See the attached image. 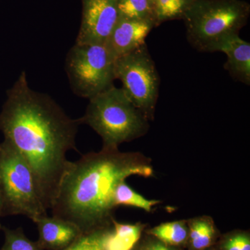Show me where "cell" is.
<instances>
[{
  "mask_svg": "<svg viewBox=\"0 0 250 250\" xmlns=\"http://www.w3.org/2000/svg\"><path fill=\"white\" fill-rule=\"evenodd\" d=\"M112 228L113 225L110 228L82 234L73 244L64 250H103Z\"/></svg>",
  "mask_w": 250,
  "mask_h": 250,
  "instance_id": "18",
  "label": "cell"
},
{
  "mask_svg": "<svg viewBox=\"0 0 250 250\" xmlns=\"http://www.w3.org/2000/svg\"><path fill=\"white\" fill-rule=\"evenodd\" d=\"M154 174L152 160L141 152L102 149L70 163L50 209L52 215L77 225L82 233L113 225L117 187L128 177Z\"/></svg>",
  "mask_w": 250,
  "mask_h": 250,
  "instance_id": "2",
  "label": "cell"
},
{
  "mask_svg": "<svg viewBox=\"0 0 250 250\" xmlns=\"http://www.w3.org/2000/svg\"><path fill=\"white\" fill-rule=\"evenodd\" d=\"M136 250H176L175 248L167 246L154 237L149 236L143 242Z\"/></svg>",
  "mask_w": 250,
  "mask_h": 250,
  "instance_id": "21",
  "label": "cell"
},
{
  "mask_svg": "<svg viewBox=\"0 0 250 250\" xmlns=\"http://www.w3.org/2000/svg\"><path fill=\"white\" fill-rule=\"evenodd\" d=\"M155 27L154 21L119 18L104 45L116 60L146 43V38Z\"/></svg>",
  "mask_w": 250,
  "mask_h": 250,
  "instance_id": "9",
  "label": "cell"
},
{
  "mask_svg": "<svg viewBox=\"0 0 250 250\" xmlns=\"http://www.w3.org/2000/svg\"><path fill=\"white\" fill-rule=\"evenodd\" d=\"M218 250H250L249 232L238 230L228 233L219 241Z\"/></svg>",
  "mask_w": 250,
  "mask_h": 250,
  "instance_id": "20",
  "label": "cell"
},
{
  "mask_svg": "<svg viewBox=\"0 0 250 250\" xmlns=\"http://www.w3.org/2000/svg\"><path fill=\"white\" fill-rule=\"evenodd\" d=\"M152 1H153V2H154H154H155L156 0H152Z\"/></svg>",
  "mask_w": 250,
  "mask_h": 250,
  "instance_id": "24",
  "label": "cell"
},
{
  "mask_svg": "<svg viewBox=\"0 0 250 250\" xmlns=\"http://www.w3.org/2000/svg\"><path fill=\"white\" fill-rule=\"evenodd\" d=\"M0 193L1 213L31 219L47 215L32 170L9 142L0 144Z\"/></svg>",
  "mask_w": 250,
  "mask_h": 250,
  "instance_id": "5",
  "label": "cell"
},
{
  "mask_svg": "<svg viewBox=\"0 0 250 250\" xmlns=\"http://www.w3.org/2000/svg\"><path fill=\"white\" fill-rule=\"evenodd\" d=\"M146 232L164 244L175 248L185 246L188 239V227L187 220L162 223L149 229Z\"/></svg>",
  "mask_w": 250,
  "mask_h": 250,
  "instance_id": "14",
  "label": "cell"
},
{
  "mask_svg": "<svg viewBox=\"0 0 250 250\" xmlns=\"http://www.w3.org/2000/svg\"><path fill=\"white\" fill-rule=\"evenodd\" d=\"M81 124L90 126L103 140L104 149H117L147 134L149 121L125 90L114 85L89 99Z\"/></svg>",
  "mask_w": 250,
  "mask_h": 250,
  "instance_id": "3",
  "label": "cell"
},
{
  "mask_svg": "<svg viewBox=\"0 0 250 250\" xmlns=\"http://www.w3.org/2000/svg\"><path fill=\"white\" fill-rule=\"evenodd\" d=\"M187 221L188 227L187 244L190 250L208 249L214 244L218 232L213 219L204 215Z\"/></svg>",
  "mask_w": 250,
  "mask_h": 250,
  "instance_id": "13",
  "label": "cell"
},
{
  "mask_svg": "<svg viewBox=\"0 0 250 250\" xmlns=\"http://www.w3.org/2000/svg\"><path fill=\"white\" fill-rule=\"evenodd\" d=\"M226 54L228 60L224 67L236 82L250 85V43L239 34L224 39L215 49Z\"/></svg>",
  "mask_w": 250,
  "mask_h": 250,
  "instance_id": "11",
  "label": "cell"
},
{
  "mask_svg": "<svg viewBox=\"0 0 250 250\" xmlns=\"http://www.w3.org/2000/svg\"><path fill=\"white\" fill-rule=\"evenodd\" d=\"M33 222L39 231L38 244L44 250H65L83 234L75 224L54 215H43Z\"/></svg>",
  "mask_w": 250,
  "mask_h": 250,
  "instance_id": "10",
  "label": "cell"
},
{
  "mask_svg": "<svg viewBox=\"0 0 250 250\" xmlns=\"http://www.w3.org/2000/svg\"><path fill=\"white\" fill-rule=\"evenodd\" d=\"M211 250V249H210V248H208V249H206V250Z\"/></svg>",
  "mask_w": 250,
  "mask_h": 250,
  "instance_id": "23",
  "label": "cell"
},
{
  "mask_svg": "<svg viewBox=\"0 0 250 250\" xmlns=\"http://www.w3.org/2000/svg\"><path fill=\"white\" fill-rule=\"evenodd\" d=\"M82 24L76 43L103 44L118 19V0H82Z\"/></svg>",
  "mask_w": 250,
  "mask_h": 250,
  "instance_id": "8",
  "label": "cell"
},
{
  "mask_svg": "<svg viewBox=\"0 0 250 250\" xmlns=\"http://www.w3.org/2000/svg\"><path fill=\"white\" fill-rule=\"evenodd\" d=\"M134 250H136V249H135Z\"/></svg>",
  "mask_w": 250,
  "mask_h": 250,
  "instance_id": "25",
  "label": "cell"
},
{
  "mask_svg": "<svg viewBox=\"0 0 250 250\" xmlns=\"http://www.w3.org/2000/svg\"><path fill=\"white\" fill-rule=\"evenodd\" d=\"M115 75L135 106L148 121H154L160 77L147 44L116 59Z\"/></svg>",
  "mask_w": 250,
  "mask_h": 250,
  "instance_id": "7",
  "label": "cell"
},
{
  "mask_svg": "<svg viewBox=\"0 0 250 250\" xmlns=\"http://www.w3.org/2000/svg\"><path fill=\"white\" fill-rule=\"evenodd\" d=\"M118 11L119 18L152 21L156 24L155 7L152 0H118Z\"/></svg>",
  "mask_w": 250,
  "mask_h": 250,
  "instance_id": "15",
  "label": "cell"
},
{
  "mask_svg": "<svg viewBox=\"0 0 250 250\" xmlns=\"http://www.w3.org/2000/svg\"><path fill=\"white\" fill-rule=\"evenodd\" d=\"M115 61L103 44L75 42L65 61V70L74 93L89 100L114 85Z\"/></svg>",
  "mask_w": 250,
  "mask_h": 250,
  "instance_id": "6",
  "label": "cell"
},
{
  "mask_svg": "<svg viewBox=\"0 0 250 250\" xmlns=\"http://www.w3.org/2000/svg\"><path fill=\"white\" fill-rule=\"evenodd\" d=\"M250 13L241 0H195L184 15L187 38L197 51L215 52L225 38L239 34Z\"/></svg>",
  "mask_w": 250,
  "mask_h": 250,
  "instance_id": "4",
  "label": "cell"
},
{
  "mask_svg": "<svg viewBox=\"0 0 250 250\" xmlns=\"http://www.w3.org/2000/svg\"><path fill=\"white\" fill-rule=\"evenodd\" d=\"M114 200L117 207L119 206L132 207L144 210L146 212L152 211L154 207L161 203L160 200H149L134 191L125 181L117 187Z\"/></svg>",
  "mask_w": 250,
  "mask_h": 250,
  "instance_id": "16",
  "label": "cell"
},
{
  "mask_svg": "<svg viewBox=\"0 0 250 250\" xmlns=\"http://www.w3.org/2000/svg\"><path fill=\"white\" fill-rule=\"evenodd\" d=\"M146 227V225L140 223H120L114 219L103 250H134Z\"/></svg>",
  "mask_w": 250,
  "mask_h": 250,
  "instance_id": "12",
  "label": "cell"
},
{
  "mask_svg": "<svg viewBox=\"0 0 250 250\" xmlns=\"http://www.w3.org/2000/svg\"><path fill=\"white\" fill-rule=\"evenodd\" d=\"M80 125L49 95L31 89L24 71L7 91L0 130L30 166L47 210L71 163L67 152L77 149Z\"/></svg>",
  "mask_w": 250,
  "mask_h": 250,
  "instance_id": "1",
  "label": "cell"
},
{
  "mask_svg": "<svg viewBox=\"0 0 250 250\" xmlns=\"http://www.w3.org/2000/svg\"><path fill=\"white\" fill-rule=\"evenodd\" d=\"M5 243L2 250H44L37 242L31 241L21 228L5 229Z\"/></svg>",
  "mask_w": 250,
  "mask_h": 250,
  "instance_id": "19",
  "label": "cell"
},
{
  "mask_svg": "<svg viewBox=\"0 0 250 250\" xmlns=\"http://www.w3.org/2000/svg\"><path fill=\"white\" fill-rule=\"evenodd\" d=\"M195 0H156V24L174 19H182Z\"/></svg>",
  "mask_w": 250,
  "mask_h": 250,
  "instance_id": "17",
  "label": "cell"
},
{
  "mask_svg": "<svg viewBox=\"0 0 250 250\" xmlns=\"http://www.w3.org/2000/svg\"><path fill=\"white\" fill-rule=\"evenodd\" d=\"M1 215V193H0V215ZM0 229H1V225H0Z\"/></svg>",
  "mask_w": 250,
  "mask_h": 250,
  "instance_id": "22",
  "label": "cell"
}]
</instances>
